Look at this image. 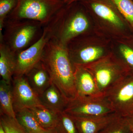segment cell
<instances>
[{
    "instance_id": "1",
    "label": "cell",
    "mask_w": 133,
    "mask_h": 133,
    "mask_svg": "<svg viewBox=\"0 0 133 133\" xmlns=\"http://www.w3.org/2000/svg\"><path fill=\"white\" fill-rule=\"evenodd\" d=\"M42 61L49 73L52 83L69 101L76 97L74 67L66 46L54 36L45 47Z\"/></svg>"
},
{
    "instance_id": "2",
    "label": "cell",
    "mask_w": 133,
    "mask_h": 133,
    "mask_svg": "<svg viewBox=\"0 0 133 133\" xmlns=\"http://www.w3.org/2000/svg\"><path fill=\"white\" fill-rule=\"evenodd\" d=\"M79 1L92 17L98 33L114 40L132 35L128 24L112 0Z\"/></svg>"
},
{
    "instance_id": "3",
    "label": "cell",
    "mask_w": 133,
    "mask_h": 133,
    "mask_svg": "<svg viewBox=\"0 0 133 133\" xmlns=\"http://www.w3.org/2000/svg\"><path fill=\"white\" fill-rule=\"evenodd\" d=\"M111 39L97 33L76 38L66 45L73 66H84L97 61L112 50Z\"/></svg>"
},
{
    "instance_id": "4",
    "label": "cell",
    "mask_w": 133,
    "mask_h": 133,
    "mask_svg": "<svg viewBox=\"0 0 133 133\" xmlns=\"http://www.w3.org/2000/svg\"><path fill=\"white\" fill-rule=\"evenodd\" d=\"M43 25L36 21L7 19L0 42L5 44L14 53L24 50L35 42L42 33Z\"/></svg>"
},
{
    "instance_id": "5",
    "label": "cell",
    "mask_w": 133,
    "mask_h": 133,
    "mask_svg": "<svg viewBox=\"0 0 133 133\" xmlns=\"http://www.w3.org/2000/svg\"><path fill=\"white\" fill-rule=\"evenodd\" d=\"M64 9V6L44 26L42 35L37 41L26 49L16 53V66L14 76H24L41 61L46 45L55 35L63 16Z\"/></svg>"
},
{
    "instance_id": "6",
    "label": "cell",
    "mask_w": 133,
    "mask_h": 133,
    "mask_svg": "<svg viewBox=\"0 0 133 133\" xmlns=\"http://www.w3.org/2000/svg\"><path fill=\"white\" fill-rule=\"evenodd\" d=\"M73 5H64L63 16L55 36L65 46L75 38L88 35L91 28L90 20L84 7L80 3Z\"/></svg>"
},
{
    "instance_id": "7",
    "label": "cell",
    "mask_w": 133,
    "mask_h": 133,
    "mask_svg": "<svg viewBox=\"0 0 133 133\" xmlns=\"http://www.w3.org/2000/svg\"><path fill=\"white\" fill-rule=\"evenodd\" d=\"M64 5L63 0H17L16 7L7 19L32 20L44 26Z\"/></svg>"
},
{
    "instance_id": "8",
    "label": "cell",
    "mask_w": 133,
    "mask_h": 133,
    "mask_svg": "<svg viewBox=\"0 0 133 133\" xmlns=\"http://www.w3.org/2000/svg\"><path fill=\"white\" fill-rule=\"evenodd\" d=\"M84 66L92 74L99 90L104 95L129 72L112 50L104 57Z\"/></svg>"
},
{
    "instance_id": "9",
    "label": "cell",
    "mask_w": 133,
    "mask_h": 133,
    "mask_svg": "<svg viewBox=\"0 0 133 133\" xmlns=\"http://www.w3.org/2000/svg\"><path fill=\"white\" fill-rule=\"evenodd\" d=\"M71 116L97 117L115 112L104 95L97 97L77 96L69 101L64 111Z\"/></svg>"
},
{
    "instance_id": "10",
    "label": "cell",
    "mask_w": 133,
    "mask_h": 133,
    "mask_svg": "<svg viewBox=\"0 0 133 133\" xmlns=\"http://www.w3.org/2000/svg\"><path fill=\"white\" fill-rule=\"evenodd\" d=\"M104 96L116 113L124 117L130 114L133 108V72L124 75Z\"/></svg>"
},
{
    "instance_id": "11",
    "label": "cell",
    "mask_w": 133,
    "mask_h": 133,
    "mask_svg": "<svg viewBox=\"0 0 133 133\" xmlns=\"http://www.w3.org/2000/svg\"><path fill=\"white\" fill-rule=\"evenodd\" d=\"M12 83L15 113L25 108L43 106L39 96L31 88L25 76H14Z\"/></svg>"
},
{
    "instance_id": "12",
    "label": "cell",
    "mask_w": 133,
    "mask_h": 133,
    "mask_svg": "<svg viewBox=\"0 0 133 133\" xmlns=\"http://www.w3.org/2000/svg\"><path fill=\"white\" fill-rule=\"evenodd\" d=\"M74 67L76 97L104 95L100 92L95 79L88 69L83 66L76 65Z\"/></svg>"
},
{
    "instance_id": "13",
    "label": "cell",
    "mask_w": 133,
    "mask_h": 133,
    "mask_svg": "<svg viewBox=\"0 0 133 133\" xmlns=\"http://www.w3.org/2000/svg\"><path fill=\"white\" fill-rule=\"evenodd\" d=\"M72 116L79 133H99L112 122L121 116L114 112L97 117Z\"/></svg>"
},
{
    "instance_id": "14",
    "label": "cell",
    "mask_w": 133,
    "mask_h": 133,
    "mask_svg": "<svg viewBox=\"0 0 133 133\" xmlns=\"http://www.w3.org/2000/svg\"><path fill=\"white\" fill-rule=\"evenodd\" d=\"M24 76L31 88L39 96L52 83L49 73L42 60Z\"/></svg>"
},
{
    "instance_id": "15",
    "label": "cell",
    "mask_w": 133,
    "mask_h": 133,
    "mask_svg": "<svg viewBox=\"0 0 133 133\" xmlns=\"http://www.w3.org/2000/svg\"><path fill=\"white\" fill-rule=\"evenodd\" d=\"M39 97L44 107L58 113L64 111L69 102L52 83Z\"/></svg>"
},
{
    "instance_id": "16",
    "label": "cell",
    "mask_w": 133,
    "mask_h": 133,
    "mask_svg": "<svg viewBox=\"0 0 133 133\" xmlns=\"http://www.w3.org/2000/svg\"><path fill=\"white\" fill-rule=\"evenodd\" d=\"M112 51L128 70L133 72V34L114 39Z\"/></svg>"
},
{
    "instance_id": "17",
    "label": "cell",
    "mask_w": 133,
    "mask_h": 133,
    "mask_svg": "<svg viewBox=\"0 0 133 133\" xmlns=\"http://www.w3.org/2000/svg\"><path fill=\"white\" fill-rule=\"evenodd\" d=\"M16 66L15 53L0 42V75L2 79L11 84Z\"/></svg>"
},
{
    "instance_id": "18",
    "label": "cell",
    "mask_w": 133,
    "mask_h": 133,
    "mask_svg": "<svg viewBox=\"0 0 133 133\" xmlns=\"http://www.w3.org/2000/svg\"><path fill=\"white\" fill-rule=\"evenodd\" d=\"M1 115L16 119L14 107L12 83L9 84L1 79L0 81Z\"/></svg>"
},
{
    "instance_id": "19",
    "label": "cell",
    "mask_w": 133,
    "mask_h": 133,
    "mask_svg": "<svg viewBox=\"0 0 133 133\" xmlns=\"http://www.w3.org/2000/svg\"><path fill=\"white\" fill-rule=\"evenodd\" d=\"M16 114L17 120L26 133H45L49 131L41 127L29 108L22 109Z\"/></svg>"
},
{
    "instance_id": "20",
    "label": "cell",
    "mask_w": 133,
    "mask_h": 133,
    "mask_svg": "<svg viewBox=\"0 0 133 133\" xmlns=\"http://www.w3.org/2000/svg\"><path fill=\"white\" fill-rule=\"evenodd\" d=\"M30 109L42 127L47 130H54L57 122L58 113L46 108L43 106Z\"/></svg>"
},
{
    "instance_id": "21",
    "label": "cell",
    "mask_w": 133,
    "mask_h": 133,
    "mask_svg": "<svg viewBox=\"0 0 133 133\" xmlns=\"http://www.w3.org/2000/svg\"><path fill=\"white\" fill-rule=\"evenodd\" d=\"M56 133H79L72 116L64 111L58 113Z\"/></svg>"
},
{
    "instance_id": "22",
    "label": "cell",
    "mask_w": 133,
    "mask_h": 133,
    "mask_svg": "<svg viewBox=\"0 0 133 133\" xmlns=\"http://www.w3.org/2000/svg\"><path fill=\"white\" fill-rule=\"evenodd\" d=\"M133 33V0H112Z\"/></svg>"
},
{
    "instance_id": "23",
    "label": "cell",
    "mask_w": 133,
    "mask_h": 133,
    "mask_svg": "<svg viewBox=\"0 0 133 133\" xmlns=\"http://www.w3.org/2000/svg\"><path fill=\"white\" fill-rule=\"evenodd\" d=\"M126 118L120 116L108 125L99 133H131Z\"/></svg>"
},
{
    "instance_id": "24",
    "label": "cell",
    "mask_w": 133,
    "mask_h": 133,
    "mask_svg": "<svg viewBox=\"0 0 133 133\" xmlns=\"http://www.w3.org/2000/svg\"><path fill=\"white\" fill-rule=\"evenodd\" d=\"M17 3V0H0V34L2 33L5 21Z\"/></svg>"
},
{
    "instance_id": "25",
    "label": "cell",
    "mask_w": 133,
    "mask_h": 133,
    "mask_svg": "<svg viewBox=\"0 0 133 133\" xmlns=\"http://www.w3.org/2000/svg\"><path fill=\"white\" fill-rule=\"evenodd\" d=\"M0 124L2 125L6 133H26L16 119L1 115Z\"/></svg>"
},
{
    "instance_id": "26",
    "label": "cell",
    "mask_w": 133,
    "mask_h": 133,
    "mask_svg": "<svg viewBox=\"0 0 133 133\" xmlns=\"http://www.w3.org/2000/svg\"><path fill=\"white\" fill-rule=\"evenodd\" d=\"M131 131L133 132V114H130L125 116Z\"/></svg>"
},
{
    "instance_id": "27",
    "label": "cell",
    "mask_w": 133,
    "mask_h": 133,
    "mask_svg": "<svg viewBox=\"0 0 133 133\" xmlns=\"http://www.w3.org/2000/svg\"><path fill=\"white\" fill-rule=\"evenodd\" d=\"M79 1V0H63V2L65 5H69Z\"/></svg>"
},
{
    "instance_id": "28",
    "label": "cell",
    "mask_w": 133,
    "mask_h": 133,
    "mask_svg": "<svg viewBox=\"0 0 133 133\" xmlns=\"http://www.w3.org/2000/svg\"><path fill=\"white\" fill-rule=\"evenodd\" d=\"M0 133H6L2 126L1 124H0Z\"/></svg>"
},
{
    "instance_id": "29",
    "label": "cell",
    "mask_w": 133,
    "mask_h": 133,
    "mask_svg": "<svg viewBox=\"0 0 133 133\" xmlns=\"http://www.w3.org/2000/svg\"><path fill=\"white\" fill-rule=\"evenodd\" d=\"M45 133H56L55 132V130H49L48 131V132H47Z\"/></svg>"
},
{
    "instance_id": "30",
    "label": "cell",
    "mask_w": 133,
    "mask_h": 133,
    "mask_svg": "<svg viewBox=\"0 0 133 133\" xmlns=\"http://www.w3.org/2000/svg\"><path fill=\"white\" fill-rule=\"evenodd\" d=\"M130 114H133V109H132V111H131V113H130V114Z\"/></svg>"
},
{
    "instance_id": "31",
    "label": "cell",
    "mask_w": 133,
    "mask_h": 133,
    "mask_svg": "<svg viewBox=\"0 0 133 133\" xmlns=\"http://www.w3.org/2000/svg\"><path fill=\"white\" fill-rule=\"evenodd\" d=\"M131 133H133V132H131Z\"/></svg>"
},
{
    "instance_id": "32",
    "label": "cell",
    "mask_w": 133,
    "mask_h": 133,
    "mask_svg": "<svg viewBox=\"0 0 133 133\" xmlns=\"http://www.w3.org/2000/svg\"></svg>"
},
{
    "instance_id": "33",
    "label": "cell",
    "mask_w": 133,
    "mask_h": 133,
    "mask_svg": "<svg viewBox=\"0 0 133 133\" xmlns=\"http://www.w3.org/2000/svg\"></svg>"
}]
</instances>
